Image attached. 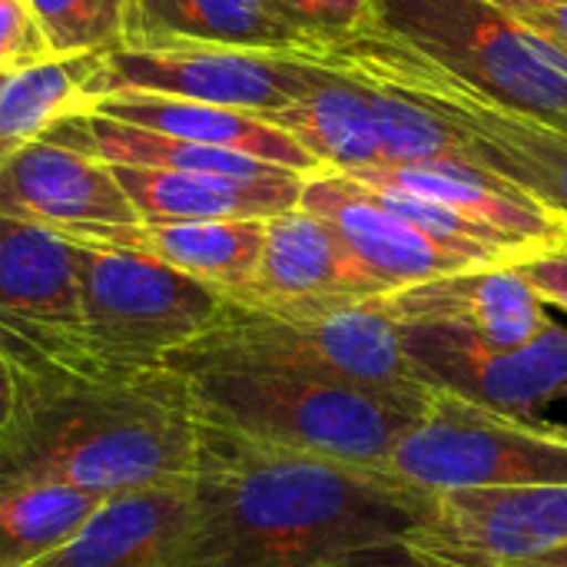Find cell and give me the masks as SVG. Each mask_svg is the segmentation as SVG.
Returning <instances> with one entry per match:
<instances>
[{"mask_svg":"<svg viewBox=\"0 0 567 567\" xmlns=\"http://www.w3.org/2000/svg\"><path fill=\"white\" fill-rule=\"evenodd\" d=\"M17 409L0 435V485L100 498L189 485L199 419L183 372L96 355L80 332L0 319Z\"/></svg>","mask_w":567,"mask_h":567,"instance_id":"cell-1","label":"cell"},{"mask_svg":"<svg viewBox=\"0 0 567 567\" xmlns=\"http://www.w3.org/2000/svg\"><path fill=\"white\" fill-rule=\"evenodd\" d=\"M193 525L169 567H326L405 545L432 498L352 468L199 422Z\"/></svg>","mask_w":567,"mask_h":567,"instance_id":"cell-2","label":"cell"},{"mask_svg":"<svg viewBox=\"0 0 567 567\" xmlns=\"http://www.w3.org/2000/svg\"><path fill=\"white\" fill-rule=\"evenodd\" d=\"M176 372L186 379L199 422L382 475L399 439L429 405V399H399L276 369L193 365Z\"/></svg>","mask_w":567,"mask_h":567,"instance_id":"cell-3","label":"cell"},{"mask_svg":"<svg viewBox=\"0 0 567 567\" xmlns=\"http://www.w3.org/2000/svg\"><path fill=\"white\" fill-rule=\"evenodd\" d=\"M166 365L276 369L399 399H429L405 359L402 332L379 299L336 309H259L226 299L216 322Z\"/></svg>","mask_w":567,"mask_h":567,"instance_id":"cell-4","label":"cell"},{"mask_svg":"<svg viewBox=\"0 0 567 567\" xmlns=\"http://www.w3.org/2000/svg\"><path fill=\"white\" fill-rule=\"evenodd\" d=\"M375 33L415 50L462 86L567 133V63L488 0H372Z\"/></svg>","mask_w":567,"mask_h":567,"instance_id":"cell-5","label":"cell"},{"mask_svg":"<svg viewBox=\"0 0 567 567\" xmlns=\"http://www.w3.org/2000/svg\"><path fill=\"white\" fill-rule=\"evenodd\" d=\"M322 60L362 73L369 80H379L392 90H402L405 96L419 100L452 126H458L468 143L478 166L492 169L505 183L518 186L532 199H538L545 209L558 213L567 223V133L558 126H548L542 120H532L525 113H515L429 60H422L415 50L365 30L339 47L322 50Z\"/></svg>","mask_w":567,"mask_h":567,"instance_id":"cell-6","label":"cell"},{"mask_svg":"<svg viewBox=\"0 0 567 567\" xmlns=\"http://www.w3.org/2000/svg\"><path fill=\"white\" fill-rule=\"evenodd\" d=\"M385 475L415 495L567 485V442L555 425L512 419L432 392L399 439Z\"/></svg>","mask_w":567,"mask_h":567,"instance_id":"cell-7","label":"cell"},{"mask_svg":"<svg viewBox=\"0 0 567 567\" xmlns=\"http://www.w3.org/2000/svg\"><path fill=\"white\" fill-rule=\"evenodd\" d=\"M80 336L106 359L166 362L219 316L223 296L179 269L120 246L76 243Z\"/></svg>","mask_w":567,"mask_h":567,"instance_id":"cell-8","label":"cell"},{"mask_svg":"<svg viewBox=\"0 0 567 567\" xmlns=\"http://www.w3.org/2000/svg\"><path fill=\"white\" fill-rule=\"evenodd\" d=\"M329 76L322 56L256 53L203 43H123L96 56L86 103L113 93H153L269 116Z\"/></svg>","mask_w":567,"mask_h":567,"instance_id":"cell-9","label":"cell"},{"mask_svg":"<svg viewBox=\"0 0 567 567\" xmlns=\"http://www.w3.org/2000/svg\"><path fill=\"white\" fill-rule=\"evenodd\" d=\"M399 332L405 359L429 392L528 422L538 409L567 399V329L558 322L518 349H495L442 326H399Z\"/></svg>","mask_w":567,"mask_h":567,"instance_id":"cell-10","label":"cell"},{"mask_svg":"<svg viewBox=\"0 0 567 567\" xmlns=\"http://www.w3.org/2000/svg\"><path fill=\"white\" fill-rule=\"evenodd\" d=\"M0 216L90 246L136 249L143 236V219L113 166L50 140L0 163Z\"/></svg>","mask_w":567,"mask_h":567,"instance_id":"cell-11","label":"cell"},{"mask_svg":"<svg viewBox=\"0 0 567 567\" xmlns=\"http://www.w3.org/2000/svg\"><path fill=\"white\" fill-rule=\"evenodd\" d=\"M422 567H488L567 548V485L435 495L405 538Z\"/></svg>","mask_w":567,"mask_h":567,"instance_id":"cell-12","label":"cell"},{"mask_svg":"<svg viewBox=\"0 0 567 567\" xmlns=\"http://www.w3.org/2000/svg\"><path fill=\"white\" fill-rule=\"evenodd\" d=\"M389 296L339 233L302 206L266 219V249L252 286L233 302L259 309H336Z\"/></svg>","mask_w":567,"mask_h":567,"instance_id":"cell-13","label":"cell"},{"mask_svg":"<svg viewBox=\"0 0 567 567\" xmlns=\"http://www.w3.org/2000/svg\"><path fill=\"white\" fill-rule=\"evenodd\" d=\"M299 206L322 223H329L339 239L355 252V259L389 289L419 286L429 279H442L465 269H482L468 262L465 256L439 246L422 229H415L409 219L392 213L365 183L336 173L319 169L306 176Z\"/></svg>","mask_w":567,"mask_h":567,"instance_id":"cell-14","label":"cell"},{"mask_svg":"<svg viewBox=\"0 0 567 567\" xmlns=\"http://www.w3.org/2000/svg\"><path fill=\"white\" fill-rule=\"evenodd\" d=\"M385 316L399 326H442L495 349H518L548 326L545 299L515 266H482L429 279L379 296Z\"/></svg>","mask_w":567,"mask_h":567,"instance_id":"cell-15","label":"cell"},{"mask_svg":"<svg viewBox=\"0 0 567 567\" xmlns=\"http://www.w3.org/2000/svg\"><path fill=\"white\" fill-rule=\"evenodd\" d=\"M352 179L435 199L502 239L518 262L567 249L565 219L485 166H372Z\"/></svg>","mask_w":567,"mask_h":567,"instance_id":"cell-16","label":"cell"},{"mask_svg":"<svg viewBox=\"0 0 567 567\" xmlns=\"http://www.w3.org/2000/svg\"><path fill=\"white\" fill-rule=\"evenodd\" d=\"M193 525L189 485L103 498L86 525L40 567H169Z\"/></svg>","mask_w":567,"mask_h":567,"instance_id":"cell-17","label":"cell"},{"mask_svg":"<svg viewBox=\"0 0 567 567\" xmlns=\"http://www.w3.org/2000/svg\"><path fill=\"white\" fill-rule=\"evenodd\" d=\"M123 193L146 226L199 219H272L299 206L306 176L239 179L216 173H176L150 166H113Z\"/></svg>","mask_w":567,"mask_h":567,"instance_id":"cell-18","label":"cell"},{"mask_svg":"<svg viewBox=\"0 0 567 567\" xmlns=\"http://www.w3.org/2000/svg\"><path fill=\"white\" fill-rule=\"evenodd\" d=\"M83 110L110 116L116 123H130L150 133L203 143V146H219V150H236L256 159H266L272 166L292 169L299 176H312L322 166L279 126H272L262 116L213 106V103H196V100H176V96H153V93H113V96H96Z\"/></svg>","mask_w":567,"mask_h":567,"instance_id":"cell-19","label":"cell"},{"mask_svg":"<svg viewBox=\"0 0 567 567\" xmlns=\"http://www.w3.org/2000/svg\"><path fill=\"white\" fill-rule=\"evenodd\" d=\"M126 43H203L319 56V47L272 0H133Z\"/></svg>","mask_w":567,"mask_h":567,"instance_id":"cell-20","label":"cell"},{"mask_svg":"<svg viewBox=\"0 0 567 567\" xmlns=\"http://www.w3.org/2000/svg\"><path fill=\"white\" fill-rule=\"evenodd\" d=\"M0 319L80 332V252L73 239L0 216Z\"/></svg>","mask_w":567,"mask_h":567,"instance_id":"cell-21","label":"cell"},{"mask_svg":"<svg viewBox=\"0 0 567 567\" xmlns=\"http://www.w3.org/2000/svg\"><path fill=\"white\" fill-rule=\"evenodd\" d=\"M266 120L292 136L322 169L352 176L382 163L369 86L332 63L329 76L312 93Z\"/></svg>","mask_w":567,"mask_h":567,"instance_id":"cell-22","label":"cell"},{"mask_svg":"<svg viewBox=\"0 0 567 567\" xmlns=\"http://www.w3.org/2000/svg\"><path fill=\"white\" fill-rule=\"evenodd\" d=\"M140 252L216 289L223 299L243 296L262 262L266 219H199L159 223L140 236Z\"/></svg>","mask_w":567,"mask_h":567,"instance_id":"cell-23","label":"cell"},{"mask_svg":"<svg viewBox=\"0 0 567 567\" xmlns=\"http://www.w3.org/2000/svg\"><path fill=\"white\" fill-rule=\"evenodd\" d=\"M96 56H47L0 76V163L86 106Z\"/></svg>","mask_w":567,"mask_h":567,"instance_id":"cell-24","label":"cell"},{"mask_svg":"<svg viewBox=\"0 0 567 567\" xmlns=\"http://www.w3.org/2000/svg\"><path fill=\"white\" fill-rule=\"evenodd\" d=\"M103 505L60 485H0V567H33L56 555Z\"/></svg>","mask_w":567,"mask_h":567,"instance_id":"cell-25","label":"cell"},{"mask_svg":"<svg viewBox=\"0 0 567 567\" xmlns=\"http://www.w3.org/2000/svg\"><path fill=\"white\" fill-rule=\"evenodd\" d=\"M355 76L369 86L382 153L379 166H478L472 143L458 126L405 96L402 90H392L362 73Z\"/></svg>","mask_w":567,"mask_h":567,"instance_id":"cell-26","label":"cell"},{"mask_svg":"<svg viewBox=\"0 0 567 567\" xmlns=\"http://www.w3.org/2000/svg\"><path fill=\"white\" fill-rule=\"evenodd\" d=\"M53 56H103L126 43L133 0H30Z\"/></svg>","mask_w":567,"mask_h":567,"instance_id":"cell-27","label":"cell"},{"mask_svg":"<svg viewBox=\"0 0 567 567\" xmlns=\"http://www.w3.org/2000/svg\"><path fill=\"white\" fill-rule=\"evenodd\" d=\"M276 10L302 30L319 56L329 47H339L372 27V0H272Z\"/></svg>","mask_w":567,"mask_h":567,"instance_id":"cell-28","label":"cell"},{"mask_svg":"<svg viewBox=\"0 0 567 567\" xmlns=\"http://www.w3.org/2000/svg\"><path fill=\"white\" fill-rule=\"evenodd\" d=\"M53 56L30 0H0V76Z\"/></svg>","mask_w":567,"mask_h":567,"instance_id":"cell-29","label":"cell"},{"mask_svg":"<svg viewBox=\"0 0 567 567\" xmlns=\"http://www.w3.org/2000/svg\"><path fill=\"white\" fill-rule=\"evenodd\" d=\"M515 269L545 299V306H558L567 312V249L532 256V259L518 262Z\"/></svg>","mask_w":567,"mask_h":567,"instance_id":"cell-30","label":"cell"},{"mask_svg":"<svg viewBox=\"0 0 567 567\" xmlns=\"http://www.w3.org/2000/svg\"><path fill=\"white\" fill-rule=\"evenodd\" d=\"M528 30H535L548 47H555L561 53V60L567 63V0L561 3H551L545 10H535V13H525L518 17Z\"/></svg>","mask_w":567,"mask_h":567,"instance_id":"cell-31","label":"cell"},{"mask_svg":"<svg viewBox=\"0 0 567 567\" xmlns=\"http://www.w3.org/2000/svg\"><path fill=\"white\" fill-rule=\"evenodd\" d=\"M326 567H422L412 551L405 545H382V548H369V551H359L346 561H336V565Z\"/></svg>","mask_w":567,"mask_h":567,"instance_id":"cell-32","label":"cell"},{"mask_svg":"<svg viewBox=\"0 0 567 567\" xmlns=\"http://www.w3.org/2000/svg\"><path fill=\"white\" fill-rule=\"evenodd\" d=\"M13 409H17V385H13V372L0 352V435L7 432V425L13 419Z\"/></svg>","mask_w":567,"mask_h":567,"instance_id":"cell-33","label":"cell"},{"mask_svg":"<svg viewBox=\"0 0 567 567\" xmlns=\"http://www.w3.org/2000/svg\"><path fill=\"white\" fill-rule=\"evenodd\" d=\"M492 7L512 13V17H525V13H535V10H545L551 3H561V0H488Z\"/></svg>","mask_w":567,"mask_h":567,"instance_id":"cell-34","label":"cell"},{"mask_svg":"<svg viewBox=\"0 0 567 567\" xmlns=\"http://www.w3.org/2000/svg\"><path fill=\"white\" fill-rule=\"evenodd\" d=\"M488 567H567V548H561V551H548V555H538V558H525V561H508V565Z\"/></svg>","mask_w":567,"mask_h":567,"instance_id":"cell-35","label":"cell"},{"mask_svg":"<svg viewBox=\"0 0 567 567\" xmlns=\"http://www.w3.org/2000/svg\"><path fill=\"white\" fill-rule=\"evenodd\" d=\"M555 429H558V435L567 442V425H555Z\"/></svg>","mask_w":567,"mask_h":567,"instance_id":"cell-36","label":"cell"},{"mask_svg":"<svg viewBox=\"0 0 567 567\" xmlns=\"http://www.w3.org/2000/svg\"><path fill=\"white\" fill-rule=\"evenodd\" d=\"M33 567H40V565H33Z\"/></svg>","mask_w":567,"mask_h":567,"instance_id":"cell-37","label":"cell"}]
</instances>
